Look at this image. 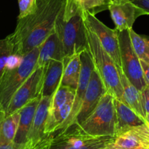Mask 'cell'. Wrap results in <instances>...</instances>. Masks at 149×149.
Masks as SVG:
<instances>
[{"label":"cell","instance_id":"cell-22","mask_svg":"<svg viewBox=\"0 0 149 149\" xmlns=\"http://www.w3.org/2000/svg\"><path fill=\"white\" fill-rule=\"evenodd\" d=\"M64 70L60 85L76 89L81 71V54L64 57Z\"/></svg>","mask_w":149,"mask_h":149},{"label":"cell","instance_id":"cell-6","mask_svg":"<svg viewBox=\"0 0 149 149\" xmlns=\"http://www.w3.org/2000/svg\"><path fill=\"white\" fill-rule=\"evenodd\" d=\"M115 137H94L84 134L74 126L54 136L45 149H100L108 148Z\"/></svg>","mask_w":149,"mask_h":149},{"label":"cell","instance_id":"cell-26","mask_svg":"<svg viewBox=\"0 0 149 149\" xmlns=\"http://www.w3.org/2000/svg\"><path fill=\"white\" fill-rule=\"evenodd\" d=\"M37 0H18V19L25 18L27 15L33 13L37 8Z\"/></svg>","mask_w":149,"mask_h":149},{"label":"cell","instance_id":"cell-25","mask_svg":"<svg viewBox=\"0 0 149 149\" xmlns=\"http://www.w3.org/2000/svg\"><path fill=\"white\" fill-rule=\"evenodd\" d=\"M14 53V45L10 35L0 40V79L5 70V64L8 57Z\"/></svg>","mask_w":149,"mask_h":149},{"label":"cell","instance_id":"cell-2","mask_svg":"<svg viewBox=\"0 0 149 149\" xmlns=\"http://www.w3.org/2000/svg\"><path fill=\"white\" fill-rule=\"evenodd\" d=\"M85 26L88 52L94 63V69L101 78L107 92L124 102L123 88L116 64L102 46L96 34L86 24Z\"/></svg>","mask_w":149,"mask_h":149},{"label":"cell","instance_id":"cell-1","mask_svg":"<svg viewBox=\"0 0 149 149\" xmlns=\"http://www.w3.org/2000/svg\"><path fill=\"white\" fill-rule=\"evenodd\" d=\"M65 0H37V8L25 18H18L13 33L10 34L14 45L13 54L24 56L39 47L55 30Z\"/></svg>","mask_w":149,"mask_h":149},{"label":"cell","instance_id":"cell-31","mask_svg":"<svg viewBox=\"0 0 149 149\" xmlns=\"http://www.w3.org/2000/svg\"><path fill=\"white\" fill-rule=\"evenodd\" d=\"M0 149H26L25 145H18L15 143L0 145Z\"/></svg>","mask_w":149,"mask_h":149},{"label":"cell","instance_id":"cell-9","mask_svg":"<svg viewBox=\"0 0 149 149\" xmlns=\"http://www.w3.org/2000/svg\"><path fill=\"white\" fill-rule=\"evenodd\" d=\"M45 69V67L34 68L32 73L13 97L7 109L5 117L20 110L32 100L41 97Z\"/></svg>","mask_w":149,"mask_h":149},{"label":"cell","instance_id":"cell-3","mask_svg":"<svg viewBox=\"0 0 149 149\" xmlns=\"http://www.w3.org/2000/svg\"><path fill=\"white\" fill-rule=\"evenodd\" d=\"M40 46L24 56L21 65L14 70H5L0 79V121L5 118L7 109L15 93L34 70Z\"/></svg>","mask_w":149,"mask_h":149},{"label":"cell","instance_id":"cell-18","mask_svg":"<svg viewBox=\"0 0 149 149\" xmlns=\"http://www.w3.org/2000/svg\"><path fill=\"white\" fill-rule=\"evenodd\" d=\"M116 67L123 88L124 102L127 104L132 110H134L146 123V113L143 107L141 92L129 81L121 67L118 66Z\"/></svg>","mask_w":149,"mask_h":149},{"label":"cell","instance_id":"cell-34","mask_svg":"<svg viewBox=\"0 0 149 149\" xmlns=\"http://www.w3.org/2000/svg\"><path fill=\"white\" fill-rule=\"evenodd\" d=\"M109 148H110V149H118V148H112V147H109Z\"/></svg>","mask_w":149,"mask_h":149},{"label":"cell","instance_id":"cell-7","mask_svg":"<svg viewBox=\"0 0 149 149\" xmlns=\"http://www.w3.org/2000/svg\"><path fill=\"white\" fill-rule=\"evenodd\" d=\"M75 90L60 85L53 96L48 112L45 132L54 135L58 127L66 121L72 107Z\"/></svg>","mask_w":149,"mask_h":149},{"label":"cell","instance_id":"cell-14","mask_svg":"<svg viewBox=\"0 0 149 149\" xmlns=\"http://www.w3.org/2000/svg\"><path fill=\"white\" fill-rule=\"evenodd\" d=\"M107 92L101 78L94 69L84 96L81 109L73 125H80L91 114L97 107L102 97Z\"/></svg>","mask_w":149,"mask_h":149},{"label":"cell","instance_id":"cell-33","mask_svg":"<svg viewBox=\"0 0 149 149\" xmlns=\"http://www.w3.org/2000/svg\"><path fill=\"white\" fill-rule=\"evenodd\" d=\"M100 149H110V148L108 147V148H100Z\"/></svg>","mask_w":149,"mask_h":149},{"label":"cell","instance_id":"cell-27","mask_svg":"<svg viewBox=\"0 0 149 149\" xmlns=\"http://www.w3.org/2000/svg\"><path fill=\"white\" fill-rule=\"evenodd\" d=\"M24 56L18 55L15 54H12L7 60L5 64V70H12L18 68L22 63Z\"/></svg>","mask_w":149,"mask_h":149},{"label":"cell","instance_id":"cell-10","mask_svg":"<svg viewBox=\"0 0 149 149\" xmlns=\"http://www.w3.org/2000/svg\"><path fill=\"white\" fill-rule=\"evenodd\" d=\"M51 97H42L36 110L26 140V149H45L54 135H49L45 132V125L48 117V108Z\"/></svg>","mask_w":149,"mask_h":149},{"label":"cell","instance_id":"cell-24","mask_svg":"<svg viewBox=\"0 0 149 149\" xmlns=\"http://www.w3.org/2000/svg\"><path fill=\"white\" fill-rule=\"evenodd\" d=\"M130 40L134 51L140 61L149 63V37L140 35L133 30H129Z\"/></svg>","mask_w":149,"mask_h":149},{"label":"cell","instance_id":"cell-28","mask_svg":"<svg viewBox=\"0 0 149 149\" xmlns=\"http://www.w3.org/2000/svg\"><path fill=\"white\" fill-rule=\"evenodd\" d=\"M142 100H143V107L146 113H149V86H146L144 89L141 91Z\"/></svg>","mask_w":149,"mask_h":149},{"label":"cell","instance_id":"cell-29","mask_svg":"<svg viewBox=\"0 0 149 149\" xmlns=\"http://www.w3.org/2000/svg\"><path fill=\"white\" fill-rule=\"evenodd\" d=\"M132 2L143 10L146 15H149V0H132Z\"/></svg>","mask_w":149,"mask_h":149},{"label":"cell","instance_id":"cell-5","mask_svg":"<svg viewBox=\"0 0 149 149\" xmlns=\"http://www.w3.org/2000/svg\"><path fill=\"white\" fill-rule=\"evenodd\" d=\"M63 10L56 21L55 31L63 45L65 57L88 50L86 26L82 15L76 14L67 21H64Z\"/></svg>","mask_w":149,"mask_h":149},{"label":"cell","instance_id":"cell-23","mask_svg":"<svg viewBox=\"0 0 149 149\" xmlns=\"http://www.w3.org/2000/svg\"><path fill=\"white\" fill-rule=\"evenodd\" d=\"M21 110L0 121V145L13 143L19 124Z\"/></svg>","mask_w":149,"mask_h":149},{"label":"cell","instance_id":"cell-16","mask_svg":"<svg viewBox=\"0 0 149 149\" xmlns=\"http://www.w3.org/2000/svg\"><path fill=\"white\" fill-rule=\"evenodd\" d=\"M111 0H65L63 19L67 21L76 14L89 13L92 15L108 10Z\"/></svg>","mask_w":149,"mask_h":149},{"label":"cell","instance_id":"cell-20","mask_svg":"<svg viewBox=\"0 0 149 149\" xmlns=\"http://www.w3.org/2000/svg\"><path fill=\"white\" fill-rule=\"evenodd\" d=\"M114 105L117 118L116 137L131 127L145 123L134 110L121 100L114 98Z\"/></svg>","mask_w":149,"mask_h":149},{"label":"cell","instance_id":"cell-30","mask_svg":"<svg viewBox=\"0 0 149 149\" xmlns=\"http://www.w3.org/2000/svg\"><path fill=\"white\" fill-rule=\"evenodd\" d=\"M140 63L143 69L144 80L146 83V85L149 86V63L143 61H140Z\"/></svg>","mask_w":149,"mask_h":149},{"label":"cell","instance_id":"cell-32","mask_svg":"<svg viewBox=\"0 0 149 149\" xmlns=\"http://www.w3.org/2000/svg\"><path fill=\"white\" fill-rule=\"evenodd\" d=\"M146 124H147V125L149 127V113H146Z\"/></svg>","mask_w":149,"mask_h":149},{"label":"cell","instance_id":"cell-19","mask_svg":"<svg viewBox=\"0 0 149 149\" xmlns=\"http://www.w3.org/2000/svg\"><path fill=\"white\" fill-rule=\"evenodd\" d=\"M63 61L51 60L45 66L41 97H52L59 87L64 70Z\"/></svg>","mask_w":149,"mask_h":149},{"label":"cell","instance_id":"cell-17","mask_svg":"<svg viewBox=\"0 0 149 149\" xmlns=\"http://www.w3.org/2000/svg\"><path fill=\"white\" fill-rule=\"evenodd\" d=\"M65 57L64 48L58 34L54 32L40 45V51L35 68L45 67L51 60L63 61Z\"/></svg>","mask_w":149,"mask_h":149},{"label":"cell","instance_id":"cell-4","mask_svg":"<svg viewBox=\"0 0 149 149\" xmlns=\"http://www.w3.org/2000/svg\"><path fill=\"white\" fill-rule=\"evenodd\" d=\"M116 112L114 97L106 92L91 115L80 125H72L84 134L94 137H116Z\"/></svg>","mask_w":149,"mask_h":149},{"label":"cell","instance_id":"cell-35","mask_svg":"<svg viewBox=\"0 0 149 149\" xmlns=\"http://www.w3.org/2000/svg\"><path fill=\"white\" fill-rule=\"evenodd\" d=\"M148 149H149V148H148Z\"/></svg>","mask_w":149,"mask_h":149},{"label":"cell","instance_id":"cell-13","mask_svg":"<svg viewBox=\"0 0 149 149\" xmlns=\"http://www.w3.org/2000/svg\"><path fill=\"white\" fill-rule=\"evenodd\" d=\"M108 10L118 31L132 29L136 19L146 15L132 0H111Z\"/></svg>","mask_w":149,"mask_h":149},{"label":"cell","instance_id":"cell-11","mask_svg":"<svg viewBox=\"0 0 149 149\" xmlns=\"http://www.w3.org/2000/svg\"><path fill=\"white\" fill-rule=\"evenodd\" d=\"M82 16L85 24L96 34L102 46L113 58L116 66L121 67L118 31L108 28L95 15L89 13H83Z\"/></svg>","mask_w":149,"mask_h":149},{"label":"cell","instance_id":"cell-12","mask_svg":"<svg viewBox=\"0 0 149 149\" xmlns=\"http://www.w3.org/2000/svg\"><path fill=\"white\" fill-rule=\"evenodd\" d=\"M81 71L80 74L79 81H78V86L75 89L74 101H73L72 107L70 112V115L67 117L66 121L58 127V131H63L70 128L74 124L75 118L78 112L81 109V104L84 101V96L89 83L90 78L91 76V73L94 69V63L91 59L88 50L84 51L81 54Z\"/></svg>","mask_w":149,"mask_h":149},{"label":"cell","instance_id":"cell-15","mask_svg":"<svg viewBox=\"0 0 149 149\" xmlns=\"http://www.w3.org/2000/svg\"><path fill=\"white\" fill-rule=\"evenodd\" d=\"M110 147L118 149H148L149 127L143 123L131 127L115 137Z\"/></svg>","mask_w":149,"mask_h":149},{"label":"cell","instance_id":"cell-8","mask_svg":"<svg viewBox=\"0 0 149 149\" xmlns=\"http://www.w3.org/2000/svg\"><path fill=\"white\" fill-rule=\"evenodd\" d=\"M118 40L121 69L129 81L141 92L147 85L140 60L132 45L129 30L118 31Z\"/></svg>","mask_w":149,"mask_h":149},{"label":"cell","instance_id":"cell-21","mask_svg":"<svg viewBox=\"0 0 149 149\" xmlns=\"http://www.w3.org/2000/svg\"><path fill=\"white\" fill-rule=\"evenodd\" d=\"M41 97L32 100L21 109L19 124L13 143L18 145H25L27 134L32 124L36 110Z\"/></svg>","mask_w":149,"mask_h":149}]
</instances>
